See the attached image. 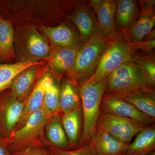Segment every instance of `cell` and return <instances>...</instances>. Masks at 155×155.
<instances>
[{
  "mask_svg": "<svg viewBox=\"0 0 155 155\" xmlns=\"http://www.w3.org/2000/svg\"><path fill=\"white\" fill-rule=\"evenodd\" d=\"M50 117L42 107L31 115L22 127L7 137L0 136V141L10 152L38 146L47 145L44 136L45 127Z\"/></svg>",
  "mask_w": 155,
  "mask_h": 155,
  "instance_id": "1",
  "label": "cell"
},
{
  "mask_svg": "<svg viewBox=\"0 0 155 155\" xmlns=\"http://www.w3.org/2000/svg\"><path fill=\"white\" fill-rule=\"evenodd\" d=\"M118 34L116 38L109 42L92 75L82 84L97 83L107 78L124 63L137 62V53L125 36Z\"/></svg>",
  "mask_w": 155,
  "mask_h": 155,
  "instance_id": "2",
  "label": "cell"
},
{
  "mask_svg": "<svg viewBox=\"0 0 155 155\" xmlns=\"http://www.w3.org/2000/svg\"><path fill=\"white\" fill-rule=\"evenodd\" d=\"M154 91L138 63H124L108 77L104 94H117L132 92Z\"/></svg>",
  "mask_w": 155,
  "mask_h": 155,
  "instance_id": "3",
  "label": "cell"
},
{
  "mask_svg": "<svg viewBox=\"0 0 155 155\" xmlns=\"http://www.w3.org/2000/svg\"><path fill=\"white\" fill-rule=\"evenodd\" d=\"M107 79L108 77L94 84H82L79 93L83 121L81 145L88 143L96 130L101 101L107 87Z\"/></svg>",
  "mask_w": 155,
  "mask_h": 155,
  "instance_id": "4",
  "label": "cell"
},
{
  "mask_svg": "<svg viewBox=\"0 0 155 155\" xmlns=\"http://www.w3.org/2000/svg\"><path fill=\"white\" fill-rule=\"evenodd\" d=\"M110 41L98 31L96 35L83 43L79 48L75 64L68 72V75L75 79L85 77H88V79L94 72Z\"/></svg>",
  "mask_w": 155,
  "mask_h": 155,
  "instance_id": "5",
  "label": "cell"
},
{
  "mask_svg": "<svg viewBox=\"0 0 155 155\" xmlns=\"http://www.w3.org/2000/svg\"><path fill=\"white\" fill-rule=\"evenodd\" d=\"M147 126L129 118L100 113L97 128L127 145L139 132Z\"/></svg>",
  "mask_w": 155,
  "mask_h": 155,
  "instance_id": "6",
  "label": "cell"
},
{
  "mask_svg": "<svg viewBox=\"0 0 155 155\" xmlns=\"http://www.w3.org/2000/svg\"><path fill=\"white\" fill-rule=\"evenodd\" d=\"M25 101L13 96L11 92L0 94V136L7 137L16 129L21 119Z\"/></svg>",
  "mask_w": 155,
  "mask_h": 155,
  "instance_id": "7",
  "label": "cell"
},
{
  "mask_svg": "<svg viewBox=\"0 0 155 155\" xmlns=\"http://www.w3.org/2000/svg\"><path fill=\"white\" fill-rule=\"evenodd\" d=\"M100 113L129 118L147 126L153 125L155 121L139 110L130 103L114 94L103 95L100 106Z\"/></svg>",
  "mask_w": 155,
  "mask_h": 155,
  "instance_id": "8",
  "label": "cell"
},
{
  "mask_svg": "<svg viewBox=\"0 0 155 155\" xmlns=\"http://www.w3.org/2000/svg\"><path fill=\"white\" fill-rule=\"evenodd\" d=\"M138 2L140 5L139 16L125 36L126 40L130 44L142 41L145 37L155 27V1L153 0Z\"/></svg>",
  "mask_w": 155,
  "mask_h": 155,
  "instance_id": "9",
  "label": "cell"
},
{
  "mask_svg": "<svg viewBox=\"0 0 155 155\" xmlns=\"http://www.w3.org/2000/svg\"><path fill=\"white\" fill-rule=\"evenodd\" d=\"M69 19L77 27L83 43L96 35L98 31L97 17L89 1L81 2Z\"/></svg>",
  "mask_w": 155,
  "mask_h": 155,
  "instance_id": "10",
  "label": "cell"
},
{
  "mask_svg": "<svg viewBox=\"0 0 155 155\" xmlns=\"http://www.w3.org/2000/svg\"><path fill=\"white\" fill-rule=\"evenodd\" d=\"M89 144L94 155H126L128 145L97 128Z\"/></svg>",
  "mask_w": 155,
  "mask_h": 155,
  "instance_id": "11",
  "label": "cell"
},
{
  "mask_svg": "<svg viewBox=\"0 0 155 155\" xmlns=\"http://www.w3.org/2000/svg\"><path fill=\"white\" fill-rule=\"evenodd\" d=\"M116 26L117 33L125 36L139 16V2L134 0L116 1Z\"/></svg>",
  "mask_w": 155,
  "mask_h": 155,
  "instance_id": "12",
  "label": "cell"
},
{
  "mask_svg": "<svg viewBox=\"0 0 155 155\" xmlns=\"http://www.w3.org/2000/svg\"><path fill=\"white\" fill-rule=\"evenodd\" d=\"M53 79L49 75H44L37 82L27 98L21 119L14 130L22 127L27 119L34 113L41 108L44 99L45 92Z\"/></svg>",
  "mask_w": 155,
  "mask_h": 155,
  "instance_id": "13",
  "label": "cell"
},
{
  "mask_svg": "<svg viewBox=\"0 0 155 155\" xmlns=\"http://www.w3.org/2000/svg\"><path fill=\"white\" fill-rule=\"evenodd\" d=\"M40 30L55 47H80L83 43L80 35L64 24L54 27L42 26Z\"/></svg>",
  "mask_w": 155,
  "mask_h": 155,
  "instance_id": "14",
  "label": "cell"
},
{
  "mask_svg": "<svg viewBox=\"0 0 155 155\" xmlns=\"http://www.w3.org/2000/svg\"><path fill=\"white\" fill-rule=\"evenodd\" d=\"M41 65H36L27 68L15 78L10 87L13 96L20 101L26 100L39 74Z\"/></svg>",
  "mask_w": 155,
  "mask_h": 155,
  "instance_id": "15",
  "label": "cell"
},
{
  "mask_svg": "<svg viewBox=\"0 0 155 155\" xmlns=\"http://www.w3.org/2000/svg\"><path fill=\"white\" fill-rule=\"evenodd\" d=\"M116 1L103 0L97 15L98 31L110 41L117 35L116 26Z\"/></svg>",
  "mask_w": 155,
  "mask_h": 155,
  "instance_id": "16",
  "label": "cell"
},
{
  "mask_svg": "<svg viewBox=\"0 0 155 155\" xmlns=\"http://www.w3.org/2000/svg\"><path fill=\"white\" fill-rule=\"evenodd\" d=\"M80 47L54 46L47 60L50 66L59 74H68L75 64L78 52Z\"/></svg>",
  "mask_w": 155,
  "mask_h": 155,
  "instance_id": "17",
  "label": "cell"
},
{
  "mask_svg": "<svg viewBox=\"0 0 155 155\" xmlns=\"http://www.w3.org/2000/svg\"><path fill=\"white\" fill-rule=\"evenodd\" d=\"M114 95L130 103L142 113L155 120L154 91H142Z\"/></svg>",
  "mask_w": 155,
  "mask_h": 155,
  "instance_id": "18",
  "label": "cell"
},
{
  "mask_svg": "<svg viewBox=\"0 0 155 155\" xmlns=\"http://www.w3.org/2000/svg\"><path fill=\"white\" fill-rule=\"evenodd\" d=\"M81 106L73 110L63 114L61 122L66 134L69 150L78 147L81 124Z\"/></svg>",
  "mask_w": 155,
  "mask_h": 155,
  "instance_id": "19",
  "label": "cell"
},
{
  "mask_svg": "<svg viewBox=\"0 0 155 155\" xmlns=\"http://www.w3.org/2000/svg\"><path fill=\"white\" fill-rule=\"evenodd\" d=\"M26 50L32 61H47L51 54L52 48L44 35L38 32L36 29L32 28L27 36Z\"/></svg>",
  "mask_w": 155,
  "mask_h": 155,
  "instance_id": "20",
  "label": "cell"
},
{
  "mask_svg": "<svg viewBox=\"0 0 155 155\" xmlns=\"http://www.w3.org/2000/svg\"><path fill=\"white\" fill-rule=\"evenodd\" d=\"M45 134L48 141L47 145L62 150H69V142L61 122L59 114L50 117L45 127Z\"/></svg>",
  "mask_w": 155,
  "mask_h": 155,
  "instance_id": "21",
  "label": "cell"
},
{
  "mask_svg": "<svg viewBox=\"0 0 155 155\" xmlns=\"http://www.w3.org/2000/svg\"><path fill=\"white\" fill-rule=\"evenodd\" d=\"M155 147V128L153 125L145 127L136 135L134 140L128 145L126 155H148L154 150Z\"/></svg>",
  "mask_w": 155,
  "mask_h": 155,
  "instance_id": "22",
  "label": "cell"
},
{
  "mask_svg": "<svg viewBox=\"0 0 155 155\" xmlns=\"http://www.w3.org/2000/svg\"><path fill=\"white\" fill-rule=\"evenodd\" d=\"M44 63V61H25L11 64L0 63V94L10 88L12 81L20 72L29 67L42 65Z\"/></svg>",
  "mask_w": 155,
  "mask_h": 155,
  "instance_id": "23",
  "label": "cell"
},
{
  "mask_svg": "<svg viewBox=\"0 0 155 155\" xmlns=\"http://www.w3.org/2000/svg\"><path fill=\"white\" fill-rule=\"evenodd\" d=\"M14 30L10 21L0 17V59L10 61L15 57Z\"/></svg>",
  "mask_w": 155,
  "mask_h": 155,
  "instance_id": "24",
  "label": "cell"
},
{
  "mask_svg": "<svg viewBox=\"0 0 155 155\" xmlns=\"http://www.w3.org/2000/svg\"><path fill=\"white\" fill-rule=\"evenodd\" d=\"M81 105L80 97L75 87L70 82L65 81L60 89L59 113L66 114Z\"/></svg>",
  "mask_w": 155,
  "mask_h": 155,
  "instance_id": "25",
  "label": "cell"
},
{
  "mask_svg": "<svg viewBox=\"0 0 155 155\" xmlns=\"http://www.w3.org/2000/svg\"><path fill=\"white\" fill-rule=\"evenodd\" d=\"M60 89L53 80L45 92L42 108L50 117L59 114Z\"/></svg>",
  "mask_w": 155,
  "mask_h": 155,
  "instance_id": "26",
  "label": "cell"
},
{
  "mask_svg": "<svg viewBox=\"0 0 155 155\" xmlns=\"http://www.w3.org/2000/svg\"><path fill=\"white\" fill-rule=\"evenodd\" d=\"M137 63L140 65L149 82L154 88L155 85V62L153 56L137 53Z\"/></svg>",
  "mask_w": 155,
  "mask_h": 155,
  "instance_id": "27",
  "label": "cell"
},
{
  "mask_svg": "<svg viewBox=\"0 0 155 155\" xmlns=\"http://www.w3.org/2000/svg\"><path fill=\"white\" fill-rule=\"evenodd\" d=\"M47 149L50 155H94L89 143L73 150L60 149L51 146H48Z\"/></svg>",
  "mask_w": 155,
  "mask_h": 155,
  "instance_id": "28",
  "label": "cell"
},
{
  "mask_svg": "<svg viewBox=\"0 0 155 155\" xmlns=\"http://www.w3.org/2000/svg\"><path fill=\"white\" fill-rule=\"evenodd\" d=\"M12 155H50L47 148L44 146L32 147L26 149L11 153Z\"/></svg>",
  "mask_w": 155,
  "mask_h": 155,
  "instance_id": "29",
  "label": "cell"
},
{
  "mask_svg": "<svg viewBox=\"0 0 155 155\" xmlns=\"http://www.w3.org/2000/svg\"><path fill=\"white\" fill-rule=\"evenodd\" d=\"M130 45L131 48L135 51L140 50L145 54H150L155 49V40L141 41L137 43L130 44Z\"/></svg>",
  "mask_w": 155,
  "mask_h": 155,
  "instance_id": "30",
  "label": "cell"
},
{
  "mask_svg": "<svg viewBox=\"0 0 155 155\" xmlns=\"http://www.w3.org/2000/svg\"><path fill=\"white\" fill-rule=\"evenodd\" d=\"M103 0H91L89 1V3L91 6L94 13L97 17V14L102 3Z\"/></svg>",
  "mask_w": 155,
  "mask_h": 155,
  "instance_id": "31",
  "label": "cell"
},
{
  "mask_svg": "<svg viewBox=\"0 0 155 155\" xmlns=\"http://www.w3.org/2000/svg\"><path fill=\"white\" fill-rule=\"evenodd\" d=\"M0 155H12L8 149L0 141Z\"/></svg>",
  "mask_w": 155,
  "mask_h": 155,
  "instance_id": "32",
  "label": "cell"
},
{
  "mask_svg": "<svg viewBox=\"0 0 155 155\" xmlns=\"http://www.w3.org/2000/svg\"><path fill=\"white\" fill-rule=\"evenodd\" d=\"M148 155H155V150L153 151L152 152L150 153Z\"/></svg>",
  "mask_w": 155,
  "mask_h": 155,
  "instance_id": "33",
  "label": "cell"
},
{
  "mask_svg": "<svg viewBox=\"0 0 155 155\" xmlns=\"http://www.w3.org/2000/svg\"><path fill=\"white\" fill-rule=\"evenodd\" d=\"M131 155H141L138 154H134Z\"/></svg>",
  "mask_w": 155,
  "mask_h": 155,
  "instance_id": "34",
  "label": "cell"
}]
</instances>
